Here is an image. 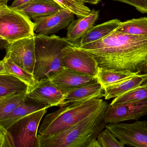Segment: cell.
<instances>
[{
  "instance_id": "obj_34",
  "label": "cell",
  "mask_w": 147,
  "mask_h": 147,
  "mask_svg": "<svg viewBox=\"0 0 147 147\" xmlns=\"http://www.w3.org/2000/svg\"><path fill=\"white\" fill-rule=\"evenodd\" d=\"M84 3H89L92 4H97L99 3L101 0H81Z\"/></svg>"
},
{
  "instance_id": "obj_37",
  "label": "cell",
  "mask_w": 147,
  "mask_h": 147,
  "mask_svg": "<svg viewBox=\"0 0 147 147\" xmlns=\"http://www.w3.org/2000/svg\"><path fill=\"white\" fill-rule=\"evenodd\" d=\"M144 70L146 71V72H147V60L146 61V66H145V69Z\"/></svg>"
},
{
  "instance_id": "obj_18",
  "label": "cell",
  "mask_w": 147,
  "mask_h": 147,
  "mask_svg": "<svg viewBox=\"0 0 147 147\" xmlns=\"http://www.w3.org/2000/svg\"><path fill=\"white\" fill-rule=\"evenodd\" d=\"M62 9L53 0H31L18 9L30 19L54 14Z\"/></svg>"
},
{
  "instance_id": "obj_39",
  "label": "cell",
  "mask_w": 147,
  "mask_h": 147,
  "mask_svg": "<svg viewBox=\"0 0 147 147\" xmlns=\"http://www.w3.org/2000/svg\"></svg>"
},
{
  "instance_id": "obj_20",
  "label": "cell",
  "mask_w": 147,
  "mask_h": 147,
  "mask_svg": "<svg viewBox=\"0 0 147 147\" xmlns=\"http://www.w3.org/2000/svg\"><path fill=\"white\" fill-rule=\"evenodd\" d=\"M29 87L24 82L9 73L0 74V98L15 92L28 91Z\"/></svg>"
},
{
  "instance_id": "obj_28",
  "label": "cell",
  "mask_w": 147,
  "mask_h": 147,
  "mask_svg": "<svg viewBox=\"0 0 147 147\" xmlns=\"http://www.w3.org/2000/svg\"><path fill=\"white\" fill-rule=\"evenodd\" d=\"M134 6L142 13H147V0H114Z\"/></svg>"
},
{
  "instance_id": "obj_21",
  "label": "cell",
  "mask_w": 147,
  "mask_h": 147,
  "mask_svg": "<svg viewBox=\"0 0 147 147\" xmlns=\"http://www.w3.org/2000/svg\"><path fill=\"white\" fill-rule=\"evenodd\" d=\"M116 30L133 35L147 36V18L142 17L121 22Z\"/></svg>"
},
{
  "instance_id": "obj_2",
  "label": "cell",
  "mask_w": 147,
  "mask_h": 147,
  "mask_svg": "<svg viewBox=\"0 0 147 147\" xmlns=\"http://www.w3.org/2000/svg\"><path fill=\"white\" fill-rule=\"evenodd\" d=\"M108 105L61 132L48 136L38 135V147H87L107 125L104 116Z\"/></svg>"
},
{
  "instance_id": "obj_15",
  "label": "cell",
  "mask_w": 147,
  "mask_h": 147,
  "mask_svg": "<svg viewBox=\"0 0 147 147\" xmlns=\"http://www.w3.org/2000/svg\"><path fill=\"white\" fill-rule=\"evenodd\" d=\"M99 11L92 9L86 16L74 20L67 27L65 39L70 45L75 44L92 26L99 16Z\"/></svg>"
},
{
  "instance_id": "obj_12",
  "label": "cell",
  "mask_w": 147,
  "mask_h": 147,
  "mask_svg": "<svg viewBox=\"0 0 147 147\" xmlns=\"http://www.w3.org/2000/svg\"><path fill=\"white\" fill-rule=\"evenodd\" d=\"M74 20V15L64 9L50 15L34 19V33L48 35L68 27Z\"/></svg>"
},
{
  "instance_id": "obj_33",
  "label": "cell",
  "mask_w": 147,
  "mask_h": 147,
  "mask_svg": "<svg viewBox=\"0 0 147 147\" xmlns=\"http://www.w3.org/2000/svg\"><path fill=\"white\" fill-rule=\"evenodd\" d=\"M9 42L4 39L0 40V49H5Z\"/></svg>"
},
{
  "instance_id": "obj_6",
  "label": "cell",
  "mask_w": 147,
  "mask_h": 147,
  "mask_svg": "<svg viewBox=\"0 0 147 147\" xmlns=\"http://www.w3.org/2000/svg\"><path fill=\"white\" fill-rule=\"evenodd\" d=\"M34 22L18 9H10L0 17V36L9 43L34 36Z\"/></svg>"
},
{
  "instance_id": "obj_32",
  "label": "cell",
  "mask_w": 147,
  "mask_h": 147,
  "mask_svg": "<svg viewBox=\"0 0 147 147\" xmlns=\"http://www.w3.org/2000/svg\"><path fill=\"white\" fill-rule=\"evenodd\" d=\"M87 147H102L97 139L93 140L89 143Z\"/></svg>"
},
{
  "instance_id": "obj_1",
  "label": "cell",
  "mask_w": 147,
  "mask_h": 147,
  "mask_svg": "<svg viewBox=\"0 0 147 147\" xmlns=\"http://www.w3.org/2000/svg\"><path fill=\"white\" fill-rule=\"evenodd\" d=\"M72 46L91 56L100 69L141 72L145 69L147 36L133 35L115 30L98 40Z\"/></svg>"
},
{
  "instance_id": "obj_36",
  "label": "cell",
  "mask_w": 147,
  "mask_h": 147,
  "mask_svg": "<svg viewBox=\"0 0 147 147\" xmlns=\"http://www.w3.org/2000/svg\"><path fill=\"white\" fill-rule=\"evenodd\" d=\"M9 0H0V5H7L8 1Z\"/></svg>"
},
{
  "instance_id": "obj_7",
  "label": "cell",
  "mask_w": 147,
  "mask_h": 147,
  "mask_svg": "<svg viewBox=\"0 0 147 147\" xmlns=\"http://www.w3.org/2000/svg\"><path fill=\"white\" fill-rule=\"evenodd\" d=\"M110 130L125 146L147 147V121H136L133 123H108Z\"/></svg>"
},
{
  "instance_id": "obj_26",
  "label": "cell",
  "mask_w": 147,
  "mask_h": 147,
  "mask_svg": "<svg viewBox=\"0 0 147 147\" xmlns=\"http://www.w3.org/2000/svg\"><path fill=\"white\" fill-rule=\"evenodd\" d=\"M62 8L72 13L77 17H84L88 15L91 9L86 6L81 0H53Z\"/></svg>"
},
{
  "instance_id": "obj_22",
  "label": "cell",
  "mask_w": 147,
  "mask_h": 147,
  "mask_svg": "<svg viewBox=\"0 0 147 147\" xmlns=\"http://www.w3.org/2000/svg\"><path fill=\"white\" fill-rule=\"evenodd\" d=\"M146 99H147V80L140 86L114 98L109 105L115 106Z\"/></svg>"
},
{
  "instance_id": "obj_3",
  "label": "cell",
  "mask_w": 147,
  "mask_h": 147,
  "mask_svg": "<svg viewBox=\"0 0 147 147\" xmlns=\"http://www.w3.org/2000/svg\"><path fill=\"white\" fill-rule=\"evenodd\" d=\"M108 104L101 98L70 104L47 114L38 131L39 135L48 136L61 132L96 113Z\"/></svg>"
},
{
  "instance_id": "obj_30",
  "label": "cell",
  "mask_w": 147,
  "mask_h": 147,
  "mask_svg": "<svg viewBox=\"0 0 147 147\" xmlns=\"http://www.w3.org/2000/svg\"><path fill=\"white\" fill-rule=\"evenodd\" d=\"M31 0H15L9 7L11 9H18L30 1Z\"/></svg>"
},
{
  "instance_id": "obj_11",
  "label": "cell",
  "mask_w": 147,
  "mask_h": 147,
  "mask_svg": "<svg viewBox=\"0 0 147 147\" xmlns=\"http://www.w3.org/2000/svg\"><path fill=\"white\" fill-rule=\"evenodd\" d=\"M29 100L50 107H60L63 101L64 94L52 83L49 78L37 81L29 88L27 94Z\"/></svg>"
},
{
  "instance_id": "obj_4",
  "label": "cell",
  "mask_w": 147,
  "mask_h": 147,
  "mask_svg": "<svg viewBox=\"0 0 147 147\" xmlns=\"http://www.w3.org/2000/svg\"><path fill=\"white\" fill-rule=\"evenodd\" d=\"M35 64L33 75L36 82L49 78L63 68V50L70 43L65 38L53 35H40L34 33Z\"/></svg>"
},
{
  "instance_id": "obj_13",
  "label": "cell",
  "mask_w": 147,
  "mask_h": 147,
  "mask_svg": "<svg viewBox=\"0 0 147 147\" xmlns=\"http://www.w3.org/2000/svg\"><path fill=\"white\" fill-rule=\"evenodd\" d=\"M63 93L98 82L96 77L66 68H63L49 78Z\"/></svg>"
},
{
  "instance_id": "obj_9",
  "label": "cell",
  "mask_w": 147,
  "mask_h": 147,
  "mask_svg": "<svg viewBox=\"0 0 147 147\" xmlns=\"http://www.w3.org/2000/svg\"><path fill=\"white\" fill-rule=\"evenodd\" d=\"M62 63L64 68L96 77L99 70L91 56L70 44L63 49Z\"/></svg>"
},
{
  "instance_id": "obj_5",
  "label": "cell",
  "mask_w": 147,
  "mask_h": 147,
  "mask_svg": "<svg viewBox=\"0 0 147 147\" xmlns=\"http://www.w3.org/2000/svg\"><path fill=\"white\" fill-rule=\"evenodd\" d=\"M47 111L44 109L29 114L7 129L10 147H38V128Z\"/></svg>"
},
{
  "instance_id": "obj_16",
  "label": "cell",
  "mask_w": 147,
  "mask_h": 147,
  "mask_svg": "<svg viewBox=\"0 0 147 147\" xmlns=\"http://www.w3.org/2000/svg\"><path fill=\"white\" fill-rule=\"evenodd\" d=\"M147 80V72L136 73L104 88L105 100L115 98L140 86Z\"/></svg>"
},
{
  "instance_id": "obj_10",
  "label": "cell",
  "mask_w": 147,
  "mask_h": 147,
  "mask_svg": "<svg viewBox=\"0 0 147 147\" xmlns=\"http://www.w3.org/2000/svg\"><path fill=\"white\" fill-rule=\"evenodd\" d=\"M146 115H147V99L115 106L108 104L104 117L105 123L108 124L130 120L138 121Z\"/></svg>"
},
{
  "instance_id": "obj_14",
  "label": "cell",
  "mask_w": 147,
  "mask_h": 147,
  "mask_svg": "<svg viewBox=\"0 0 147 147\" xmlns=\"http://www.w3.org/2000/svg\"><path fill=\"white\" fill-rule=\"evenodd\" d=\"M104 88L98 82L84 85L64 93L63 103L60 107L70 104L104 97Z\"/></svg>"
},
{
  "instance_id": "obj_29",
  "label": "cell",
  "mask_w": 147,
  "mask_h": 147,
  "mask_svg": "<svg viewBox=\"0 0 147 147\" xmlns=\"http://www.w3.org/2000/svg\"><path fill=\"white\" fill-rule=\"evenodd\" d=\"M0 147H10L7 130L0 125Z\"/></svg>"
},
{
  "instance_id": "obj_25",
  "label": "cell",
  "mask_w": 147,
  "mask_h": 147,
  "mask_svg": "<svg viewBox=\"0 0 147 147\" xmlns=\"http://www.w3.org/2000/svg\"><path fill=\"white\" fill-rule=\"evenodd\" d=\"M138 73L140 72L116 71L99 69L96 78L98 82L105 88L110 85Z\"/></svg>"
},
{
  "instance_id": "obj_35",
  "label": "cell",
  "mask_w": 147,
  "mask_h": 147,
  "mask_svg": "<svg viewBox=\"0 0 147 147\" xmlns=\"http://www.w3.org/2000/svg\"><path fill=\"white\" fill-rule=\"evenodd\" d=\"M7 73L3 65V60H0V74L1 73Z\"/></svg>"
},
{
  "instance_id": "obj_24",
  "label": "cell",
  "mask_w": 147,
  "mask_h": 147,
  "mask_svg": "<svg viewBox=\"0 0 147 147\" xmlns=\"http://www.w3.org/2000/svg\"><path fill=\"white\" fill-rule=\"evenodd\" d=\"M3 60L4 68L7 73L13 75L24 82L28 85L29 89L35 84L36 81L33 74L16 64L9 58L5 57Z\"/></svg>"
},
{
  "instance_id": "obj_8",
  "label": "cell",
  "mask_w": 147,
  "mask_h": 147,
  "mask_svg": "<svg viewBox=\"0 0 147 147\" xmlns=\"http://www.w3.org/2000/svg\"><path fill=\"white\" fill-rule=\"evenodd\" d=\"M5 57L18 66L33 74L35 64L34 36L9 43Z\"/></svg>"
},
{
  "instance_id": "obj_38",
  "label": "cell",
  "mask_w": 147,
  "mask_h": 147,
  "mask_svg": "<svg viewBox=\"0 0 147 147\" xmlns=\"http://www.w3.org/2000/svg\"><path fill=\"white\" fill-rule=\"evenodd\" d=\"M1 39H3V38L1 36H0V40Z\"/></svg>"
},
{
  "instance_id": "obj_19",
  "label": "cell",
  "mask_w": 147,
  "mask_h": 147,
  "mask_svg": "<svg viewBox=\"0 0 147 147\" xmlns=\"http://www.w3.org/2000/svg\"><path fill=\"white\" fill-rule=\"evenodd\" d=\"M121 22L118 19H114L93 26L75 44L71 45H85L102 39L115 30Z\"/></svg>"
},
{
  "instance_id": "obj_23",
  "label": "cell",
  "mask_w": 147,
  "mask_h": 147,
  "mask_svg": "<svg viewBox=\"0 0 147 147\" xmlns=\"http://www.w3.org/2000/svg\"><path fill=\"white\" fill-rule=\"evenodd\" d=\"M28 91L8 94L0 98V121L10 114L26 98Z\"/></svg>"
},
{
  "instance_id": "obj_31",
  "label": "cell",
  "mask_w": 147,
  "mask_h": 147,
  "mask_svg": "<svg viewBox=\"0 0 147 147\" xmlns=\"http://www.w3.org/2000/svg\"><path fill=\"white\" fill-rule=\"evenodd\" d=\"M11 9L7 5H0V17L2 15L9 11Z\"/></svg>"
},
{
  "instance_id": "obj_27",
  "label": "cell",
  "mask_w": 147,
  "mask_h": 147,
  "mask_svg": "<svg viewBox=\"0 0 147 147\" xmlns=\"http://www.w3.org/2000/svg\"><path fill=\"white\" fill-rule=\"evenodd\" d=\"M97 140L102 147H124L125 146L106 128L99 134Z\"/></svg>"
},
{
  "instance_id": "obj_17",
  "label": "cell",
  "mask_w": 147,
  "mask_h": 147,
  "mask_svg": "<svg viewBox=\"0 0 147 147\" xmlns=\"http://www.w3.org/2000/svg\"><path fill=\"white\" fill-rule=\"evenodd\" d=\"M49 108L50 107L48 105L35 102L29 100L26 97L10 114L0 121V125L7 130L24 117L40 110Z\"/></svg>"
}]
</instances>
